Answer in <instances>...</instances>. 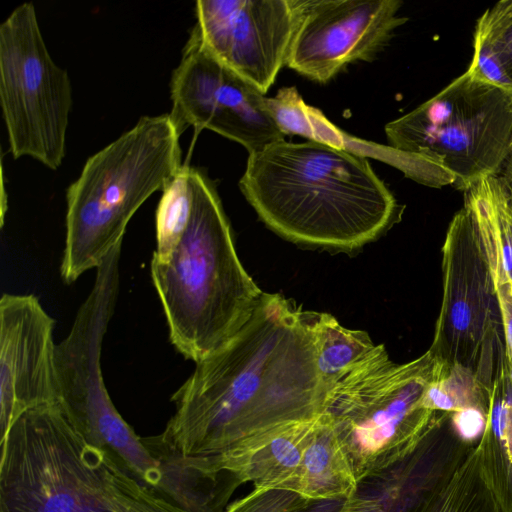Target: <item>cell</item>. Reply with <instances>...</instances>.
I'll use <instances>...</instances> for the list:
<instances>
[{
  "label": "cell",
  "instance_id": "cell-14",
  "mask_svg": "<svg viewBox=\"0 0 512 512\" xmlns=\"http://www.w3.org/2000/svg\"><path fill=\"white\" fill-rule=\"evenodd\" d=\"M321 419L322 414L253 436L217 459L211 471L216 476L228 474L233 480L250 482L254 487L297 492L302 459Z\"/></svg>",
  "mask_w": 512,
  "mask_h": 512
},
{
  "label": "cell",
  "instance_id": "cell-9",
  "mask_svg": "<svg viewBox=\"0 0 512 512\" xmlns=\"http://www.w3.org/2000/svg\"><path fill=\"white\" fill-rule=\"evenodd\" d=\"M0 101L13 157L30 156L56 170L65 156L72 88L49 54L30 2L0 26Z\"/></svg>",
  "mask_w": 512,
  "mask_h": 512
},
{
  "label": "cell",
  "instance_id": "cell-2",
  "mask_svg": "<svg viewBox=\"0 0 512 512\" xmlns=\"http://www.w3.org/2000/svg\"><path fill=\"white\" fill-rule=\"evenodd\" d=\"M239 187L278 235L340 250L376 240L402 209L366 157L311 140L249 154Z\"/></svg>",
  "mask_w": 512,
  "mask_h": 512
},
{
  "label": "cell",
  "instance_id": "cell-30",
  "mask_svg": "<svg viewBox=\"0 0 512 512\" xmlns=\"http://www.w3.org/2000/svg\"><path fill=\"white\" fill-rule=\"evenodd\" d=\"M508 292H509V296H510L511 301H512V282L510 284H508Z\"/></svg>",
  "mask_w": 512,
  "mask_h": 512
},
{
  "label": "cell",
  "instance_id": "cell-26",
  "mask_svg": "<svg viewBox=\"0 0 512 512\" xmlns=\"http://www.w3.org/2000/svg\"><path fill=\"white\" fill-rule=\"evenodd\" d=\"M362 497L349 499L323 500L313 503L303 512H358Z\"/></svg>",
  "mask_w": 512,
  "mask_h": 512
},
{
  "label": "cell",
  "instance_id": "cell-1",
  "mask_svg": "<svg viewBox=\"0 0 512 512\" xmlns=\"http://www.w3.org/2000/svg\"><path fill=\"white\" fill-rule=\"evenodd\" d=\"M303 311L263 292L246 324L195 363L172 395L175 413L158 435L174 453L210 476L213 463L269 429L322 414L326 388L316 367Z\"/></svg>",
  "mask_w": 512,
  "mask_h": 512
},
{
  "label": "cell",
  "instance_id": "cell-3",
  "mask_svg": "<svg viewBox=\"0 0 512 512\" xmlns=\"http://www.w3.org/2000/svg\"><path fill=\"white\" fill-rule=\"evenodd\" d=\"M0 445V512H186L89 444L57 404L22 413Z\"/></svg>",
  "mask_w": 512,
  "mask_h": 512
},
{
  "label": "cell",
  "instance_id": "cell-17",
  "mask_svg": "<svg viewBox=\"0 0 512 512\" xmlns=\"http://www.w3.org/2000/svg\"><path fill=\"white\" fill-rule=\"evenodd\" d=\"M358 485L334 428L322 414L302 459L297 492L313 502L349 499L357 495Z\"/></svg>",
  "mask_w": 512,
  "mask_h": 512
},
{
  "label": "cell",
  "instance_id": "cell-8",
  "mask_svg": "<svg viewBox=\"0 0 512 512\" xmlns=\"http://www.w3.org/2000/svg\"><path fill=\"white\" fill-rule=\"evenodd\" d=\"M443 295L429 348L446 365L470 369L490 393L507 364L497 288L470 208L452 218L442 247Z\"/></svg>",
  "mask_w": 512,
  "mask_h": 512
},
{
  "label": "cell",
  "instance_id": "cell-22",
  "mask_svg": "<svg viewBox=\"0 0 512 512\" xmlns=\"http://www.w3.org/2000/svg\"><path fill=\"white\" fill-rule=\"evenodd\" d=\"M477 80L512 94V77L485 33L476 26L474 53L467 69Z\"/></svg>",
  "mask_w": 512,
  "mask_h": 512
},
{
  "label": "cell",
  "instance_id": "cell-25",
  "mask_svg": "<svg viewBox=\"0 0 512 512\" xmlns=\"http://www.w3.org/2000/svg\"><path fill=\"white\" fill-rule=\"evenodd\" d=\"M496 288L504 328L506 358L512 372V301L508 292V284Z\"/></svg>",
  "mask_w": 512,
  "mask_h": 512
},
{
  "label": "cell",
  "instance_id": "cell-7",
  "mask_svg": "<svg viewBox=\"0 0 512 512\" xmlns=\"http://www.w3.org/2000/svg\"><path fill=\"white\" fill-rule=\"evenodd\" d=\"M385 133L389 146L442 166L466 192L502 171L512 143V94L466 71L387 123Z\"/></svg>",
  "mask_w": 512,
  "mask_h": 512
},
{
  "label": "cell",
  "instance_id": "cell-23",
  "mask_svg": "<svg viewBox=\"0 0 512 512\" xmlns=\"http://www.w3.org/2000/svg\"><path fill=\"white\" fill-rule=\"evenodd\" d=\"M483 30L512 77V0H501L478 19Z\"/></svg>",
  "mask_w": 512,
  "mask_h": 512
},
{
  "label": "cell",
  "instance_id": "cell-18",
  "mask_svg": "<svg viewBox=\"0 0 512 512\" xmlns=\"http://www.w3.org/2000/svg\"><path fill=\"white\" fill-rule=\"evenodd\" d=\"M309 325L317 371L326 391L377 347L367 332L348 329L328 313L310 311Z\"/></svg>",
  "mask_w": 512,
  "mask_h": 512
},
{
  "label": "cell",
  "instance_id": "cell-21",
  "mask_svg": "<svg viewBox=\"0 0 512 512\" xmlns=\"http://www.w3.org/2000/svg\"><path fill=\"white\" fill-rule=\"evenodd\" d=\"M313 503L296 491L276 487H254L223 512H303Z\"/></svg>",
  "mask_w": 512,
  "mask_h": 512
},
{
  "label": "cell",
  "instance_id": "cell-24",
  "mask_svg": "<svg viewBox=\"0 0 512 512\" xmlns=\"http://www.w3.org/2000/svg\"><path fill=\"white\" fill-rule=\"evenodd\" d=\"M486 415L477 408H466L450 413L451 422L459 436L471 444L479 442L485 429Z\"/></svg>",
  "mask_w": 512,
  "mask_h": 512
},
{
  "label": "cell",
  "instance_id": "cell-6",
  "mask_svg": "<svg viewBox=\"0 0 512 512\" xmlns=\"http://www.w3.org/2000/svg\"><path fill=\"white\" fill-rule=\"evenodd\" d=\"M437 373L429 351L397 364L380 344L327 389L322 414L359 483L400 467L418 449L438 414L424 405L426 388Z\"/></svg>",
  "mask_w": 512,
  "mask_h": 512
},
{
  "label": "cell",
  "instance_id": "cell-28",
  "mask_svg": "<svg viewBox=\"0 0 512 512\" xmlns=\"http://www.w3.org/2000/svg\"><path fill=\"white\" fill-rule=\"evenodd\" d=\"M500 174L501 176L499 177L504 182V184L507 186H512V143Z\"/></svg>",
  "mask_w": 512,
  "mask_h": 512
},
{
  "label": "cell",
  "instance_id": "cell-10",
  "mask_svg": "<svg viewBox=\"0 0 512 512\" xmlns=\"http://www.w3.org/2000/svg\"><path fill=\"white\" fill-rule=\"evenodd\" d=\"M171 115L181 128L208 129L249 154L284 139L265 108V95L219 61L194 27L171 78Z\"/></svg>",
  "mask_w": 512,
  "mask_h": 512
},
{
  "label": "cell",
  "instance_id": "cell-20",
  "mask_svg": "<svg viewBox=\"0 0 512 512\" xmlns=\"http://www.w3.org/2000/svg\"><path fill=\"white\" fill-rule=\"evenodd\" d=\"M489 394L470 369L439 362L438 373L426 388L424 405L435 412L477 408L487 414Z\"/></svg>",
  "mask_w": 512,
  "mask_h": 512
},
{
  "label": "cell",
  "instance_id": "cell-15",
  "mask_svg": "<svg viewBox=\"0 0 512 512\" xmlns=\"http://www.w3.org/2000/svg\"><path fill=\"white\" fill-rule=\"evenodd\" d=\"M264 105L285 136L297 134L366 158L379 159L417 182H421L428 173L429 163L420 156L346 134L321 110L306 104L295 87L280 88L274 97H265Z\"/></svg>",
  "mask_w": 512,
  "mask_h": 512
},
{
  "label": "cell",
  "instance_id": "cell-11",
  "mask_svg": "<svg viewBox=\"0 0 512 512\" xmlns=\"http://www.w3.org/2000/svg\"><path fill=\"white\" fill-rule=\"evenodd\" d=\"M306 0H198L197 29L208 50L262 94L286 65Z\"/></svg>",
  "mask_w": 512,
  "mask_h": 512
},
{
  "label": "cell",
  "instance_id": "cell-19",
  "mask_svg": "<svg viewBox=\"0 0 512 512\" xmlns=\"http://www.w3.org/2000/svg\"><path fill=\"white\" fill-rule=\"evenodd\" d=\"M412 512H503L485 479L478 444L452 473L423 497Z\"/></svg>",
  "mask_w": 512,
  "mask_h": 512
},
{
  "label": "cell",
  "instance_id": "cell-27",
  "mask_svg": "<svg viewBox=\"0 0 512 512\" xmlns=\"http://www.w3.org/2000/svg\"><path fill=\"white\" fill-rule=\"evenodd\" d=\"M358 512H389V509L378 499L362 498Z\"/></svg>",
  "mask_w": 512,
  "mask_h": 512
},
{
  "label": "cell",
  "instance_id": "cell-16",
  "mask_svg": "<svg viewBox=\"0 0 512 512\" xmlns=\"http://www.w3.org/2000/svg\"><path fill=\"white\" fill-rule=\"evenodd\" d=\"M496 287L512 282V214L508 188L499 176L478 181L466 191Z\"/></svg>",
  "mask_w": 512,
  "mask_h": 512
},
{
  "label": "cell",
  "instance_id": "cell-13",
  "mask_svg": "<svg viewBox=\"0 0 512 512\" xmlns=\"http://www.w3.org/2000/svg\"><path fill=\"white\" fill-rule=\"evenodd\" d=\"M54 327V319L35 295H2L0 439L25 411L58 402Z\"/></svg>",
  "mask_w": 512,
  "mask_h": 512
},
{
  "label": "cell",
  "instance_id": "cell-29",
  "mask_svg": "<svg viewBox=\"0 0 512 512\" xmlns=\"http://www.w3.org/2000/svg\"><path fill=\"white\" fill-rule=\"evenodd\" d=\"M507 188H508V193H509V205H510V210H511V214H512V186H507Z\"/></svg>",
  "mask_w": 512,
  "mask_h": 512
},
{
  "label": "cell",
  "instance_id": "cell-5",
  "mask_svg": "<svg viewBox=\"0 0 512 512\" xmlns=\"http://www.w3.org/2000/svg\"><path fill=\"white\" fill-rule=\"evenodd\" d=\"M181 126L173 116H145L88 158L67 189L60 273L67 283L98 266L118 244L139 207L163 190L181 165Z\"/></svg>",
  "mask_w": 512,
  "mask_h": 512
},
{
  "label": "cell",
  "instance_id": "cell-12",
  "mask_svg": "<svg viewBox=\"0 0 512 512\" xmlns=\"http://www.w3.org/2000/svg\"><path fill=\"white\" fill-rule=\"evenodd\" d=\"M400 0H306L286 66L327 83L357 61H372L408 19Z\"/></svg>",
  "mask_w": 512,
  "mask_h": 512
},
{
  "label": "cell",
  "instance_id": "cell-4",
  "mask_svg": "<svg viewBox=\"0 0 512 512\" xmlns=\"http://www.w3.org/2000/svg\"><path fill=\"white\" fill-rule=\"evenodd\" d=\"M191 176L187 223L171 254L151 259V278L171 343L197 363L246 324L263 291L240 262L214 185L195 168Z\"/></svg>",
  "mask_w": 512,
  "mask_h": 512
}]
</instances>
